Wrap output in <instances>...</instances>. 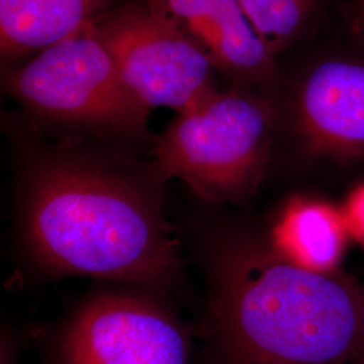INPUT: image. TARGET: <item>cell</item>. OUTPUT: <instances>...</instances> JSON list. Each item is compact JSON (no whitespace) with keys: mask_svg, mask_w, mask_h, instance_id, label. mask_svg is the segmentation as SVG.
<instances>
[{"mask_svg":"<svg viewBox=\"0 0 364 364\" xmlns=\"http://www.w3.org/2000/svg\"><path fill=\"white\" fill-rule=\"evenodd\" d=\"M173 221L205 289L196 332L201 364H355L363 356L364 279L301 264L248 208L193 198Z\"/></svg>","mask_w":364,"mask_h":364,"instance_id":"7a4b0ae2","label":"cell"},{"mask_svg":"<svg viewBox=\"0 0 364 364\" xmlns=\"http://www.w3.org/2000/svg\"><path fill=\"white\" fill-rule=\"evenodd\" d=\"M340 208L348 223L351 235L364 245V180L347 191L346 200Z\"/></svg>","mask_w":364,"mask_h":364,"instance_id":"7c38bea8","label":"cell"},{"mask_svg":"<svg viewBox=\"0 0 364 364\" xmlns=\"http://www.w3.org/2000/svg\"><path fill=\"white\" fill-rule=\"evenodd\" d=\"M263 218L275 242L293 259L317 272L340 270L351 231L341 208L324 196L285 192Z\"/></svg>","mask_w":364,"mask_h":364,"instance_id":"9c48e42d","label":"cell"},{"mask_svg":"<svg viewBox=\"0 0 364 364\" xmlns=\"http://www.w3.org/2000/svg\"><path fill=\"white\" fill-rule=\"evenodd\" d=\"M195 338L173 297L99 282L41 335V364H193Z\"/></svg>","mask_w":364,"mask_h":364,"instance_id":"8992f818","label":"cell"},{"mask_svg":"<svg viewBox=\"0 0 364 364\" xmlns=\"http://www.w3.org/2000/svg\"><path fill=\"white\" fill-rule=\"evenodd\" d=\"M355 364H364V355L363 356H362V358H360V359H359V360H358V362H356V363Z\"/></svg>","mask_w":364,"mask_h":364,"instance_id":"5bb4252c","label":"cell"},{"mask_svg":"<svg viewBox=\"0 0 364 364\" xmlns=\"http://www.w3.org/2000/svg\"><path fill=\"white\" fill-rule=\"evenodd\" d=\"M124 0H0L1 72L69 38Z\"/></svg>","mask_w":364,"mask_h":364,"instance_id":"30bf717a","label":"cell"},{"mask_svg":"<svg viewBox=\"0 0 364 364\" xmlns=\"http://www.w3.org/2000/svg\"><path fill=\"white\" fill-rule=\"evenodd\" d=\"M340 14L344 38L364 52V0H343Z\"/></svg>","mask_w":364,"mask_h":364,"instance_id":"8fae6325","label":"cell"},{"mask_svg":"<svg viewBox=\"0 0 364 364\" xmlns=\"http://www.w3.org/2000/svg\"><path fill=\"white\" fill-rule=\"evenodd\" d=\"M208 57L223 87L269 92L278 58L260 39L239 0H147Z\"/></svg>","mask_w":364,"mask_h":364,"instance_id":"ba28073f","label":"cell"},{"mask_svg":"<svg viewBox=\"0 0 364 364\" xmlns=\"http://www.w3.org/2000/svg\"><path fill=\"white\" fill-rule=\"evenodd\" d=\"M21 343L16 332L9 326H1L0 364H19Z\"/></svg>","mask_w":364,"mask_h":364,"instance_id":"4fadbf2b","label":"cell"},{"mask_svg":"<svg viewBox=\"0 0 364 364\" xmlns=\"http://www.w3.org/2000/svg\"><path fill=\"white\" fill-rule=\"evenodd\" d=\"M18 156L14 231L43 279L87 277L173 297L185 252L168 209V183L142 153L55 139L14 124Z\"/></svg>","mask_w":364,"mask_h":364,"instance_id":"6da1fadb","label":"cell"},{"mask_svg":"<svg viewBox=\"0 0 364 364\" xmlns=\"http://www.w3.org/2000/svg\"><path fill=\"white\" fill-rule=\"evenodd\" d=\"M92 26L127 87L151 111L191 112L224 88L208 57L147 0H124Z\"/></svg>","mask_w":364,"mask_h":364,"instance_id":"52a82bcc","label":"cell"},{"mask_svg":"<svg viewBox=\"0 0 364 364\" xmlns=\"http://www.w3.org/2000/svg\"><path fill=\"white\" fill-rule=\"evenodd\" d=\"M274 127L267 92L225 87L208 103L176 114L147 158L164 181H181L198 203L248 208L269 181Z\"/></svg>","mask_w":364,"mask_h":364,"instance_id":"5b68a950","label":"cell"},{"mask_svg":"<svg viewBox=\"0 0 364 364\" xmlns=\"http://www.w3.org/2000/svg\"><path fill=\"white\" fill-rule=\"evenodd\" d=\"M306 53L290 65L278 60L267 185L320 196L348 191L364 180V52L344 38Z\"/></svg>","mask_w":364,"mask_h":364,"instance_id":"3957f363","label":"cell"},{"mask_svg":"<svg viewBox=\"0 0 364 364\" xmlns=\"http://www.w3.org/2000/svg\"><path fill=\"white\" fill-rule=\"evenodd\" d=\"M1 90L28 130L149 153L151 109L135 96L93 26L1 72Z\"/></svg>","mask_w":364,"mask_h":364,"instance_id":"277c9868","label":"cell"}]
</instances>
